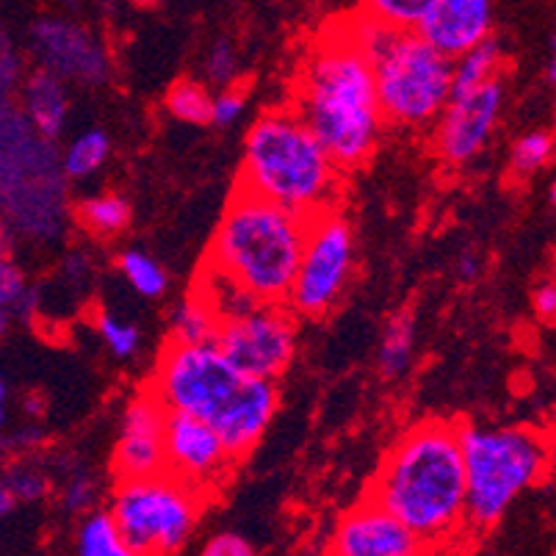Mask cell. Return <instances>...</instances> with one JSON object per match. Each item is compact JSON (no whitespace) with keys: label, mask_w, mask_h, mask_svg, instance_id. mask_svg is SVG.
Segmentation results:
<instances>
[{"label":"cell","mask_w":556,"mask_h":556,"mask_svg":"<svg viewBox=\"0 0 556 556\" xmlns=\"http://www.w3.org/2000/svg\"><path fill=\"white\" fill-rule=\"evenodd\" d=\"M116 269H119V275L125 277V282L134 288L136 294L148 296V300H159L169 288V277H166L164 266L144 250L119 252L116 255Z\"/></svg>","instance_id":"cb8c5ba5"},{"label":"cell","mask_w":556,"mask_h":556,"mask_svg":"<svg viewBox=\"0 0 556 556\" xmlns=\"http://www.w3.org/2000/svg\"><path fill=\"white\" fill-rule=\"evenodd\" d=\"M200 556H255V545L236 532H219L202 545Z\"/></svg>","instance_id":"d590c367"},{"label":"cell","mask_w":556,"mask_h":556,"mask_svg":"<svg viewBox=\"0 0 556 556\" xmlns=\"http://www.w3.org/2000/svg\"><path fill=\"white\" fill-rule=\"evenodd\" d=\"M0 307L9 313V316H20V318H34L39 307V296L25 275L20 271L17 263L0 261Z\"/></svg>","instance_id":"f546056e"},{"label":"cell","mask_w":556,"mask_h":556,"mask_svg":"<svg viewBox=\"0 0 556 556\" xmlns=\"http://www.w3.org/2000/svg\"><path fill=\"white\" fill-rule=\"evenodd\" d=\"M23 75H25L23 55H20L12 34H9L7 28L0 25V103L14 100Z\"/></svg>","instance_id":"836d02e7"},{"label":"cell","mask_w":556,"mask_h":556,"mask_svg":"<svg viewBox=\"0 0 556 556\" xmlns=\"http://www.w3.org/2000/svg\"><path fill=\"white\" fill-rule=\"evenodd\" d=\"M59 498H62L64 513L70 515L92 513L94 502H98V482L92 479V473L78 471V468H75V471L67 473V479H64Z\"/></svg>","instance_id":"d6a6232c"},{"label":"cell","mask_w":556,"mask_h":556,"mask_svg":"<svg viewBox=\"0 0 556 556\" xmlns=\"http://www.w3.org/2000/svg\"><path fill=\"white\" fill-rule=\"evenodd\" d=\"M166 111L175 119L189 125H208L211 123V92L200 80L180 78L169 86L164 98Z\"/></svg>","instance_id":"83f0119b"},{"label":"cell","mask_w":556,"mask_h":556,"mask_svg":"<svg viewBox=\"0 0 556 556\" xmlns=\"http://www.w3.org/2000/svg\"><path fill=\"white\" fill-rule=\"evenodd\" d=\"M429 551L421 538L371 498L338 520L327 545V556H429Z\"/></svg>","instance_id":"9a60e30c"},{"label":"cell","mask_w":556,"mask_h":556,"mask_svg":"<svg viewBox=\"0 0 556 556\" xmlns=\"http://www.w3.org/2000/svg\"><path fill=\"white\" fill-rule=\"evenodd\" d=\"M416 349V313L409 307L393 313L386 321L382 341H379L377 363L386 379H399L409 368Z\"/></svg>","instance_id":"d6986e66"},{"label":"cell","mask_w":556,"mask_h":556,"mask_svg":"<svg viewBox=\"0 0 556 556\" xmlns=\"http://www.w3.org/2000/svg\"><path fill=\"white\" fill-rule=\"evenodd\" d=\"M343 172L294 109H269L244 136L239 189L305 219L336 208Z\"/></svg>","instance_id":"5b68a950"},{"label":"cell","mask_w":556,"mask_h":556,"mask_svg":"<svg viewBox=\"0 0 556 556\" xmlns=\"http://www.w3.org/2000/svg\"><path fill=\"white\" fill-rule=\"evenodd\" d=\"M247 109V94L239 86L219 89V94H211V123L214 125H232L239 123Z\"/></svg>","instance_id":"e575fe53"},{"label":"cell","mask_w":556,"mask_h":556,"mask_svg":"<svg viewBox=\"0 0 556 556\" xmlns=\"http://www.w3.org/2000/svg\"><path fill=\"white\" fill-rule=\"evenodd\" d=\"M504 109L502 78L490 80L482 89L457 94L434 119L432 148L438 159L448 166H463L488 148L498 116Z\"/></svg>","instance_id":"5bb4252c"},{"label":"cell","mask_w":556,"mask_h":556,"mask_svg":"<svg viewBox=\"0 0 556 556\" xmlns=\"http://www.w3.org/2000/svg\"><path fill=\"white\" fill-rule=\"evenodd\" d=\"M9 250H12V236H9L7 225L0 222V261H7Z\"/></svg>","instance_id":"ab89813d"},{"label":"cell","mask_w":556,"mask_h":556,"mask_svg":"<svg viewBox=\"0 0 556 556\" xmlns=\"http://www.w3.org/2000/svg\"><path fill=\"white\" fill-rule=\"evenodd\" d=\"M438 0H361V14L391 31H418Z\"/></svg>","instance_id":"484cf974"},{"label":"cell","mask_w":556,"mask_h":556,"mask_svg":"<svg viewBox=\"0 0 556 556\" xmlns=\"http://www.w3.org/2000/svg\"><path fill=\"white\" fill-rule=\"evenodd\" d=\"M291 109L341 172L357 169L374 155L386 119L379 111L371 64L349 20L327 25L311 45L300 64Z\"/></svg>","instance_id":"6da1fadb"},{"label":"cell","mask_w":556,"mask_h":556,"mask_svg":"<svg viewBox=\"0 0 556 556\" xmlns=\"http://www.w3.org/2000/svg\"><path fill=\"white\" fill-rule=\"evenodd\" d=\"M368 498L429 548L452 543L468 529L459 424L424 421L407 429L374 473Z\"/></svg>","instance_id":"3957f363"},{"label":"cell","mask_w":556,"mask_h":556,"mask_svg":"<svg viewBox=\"0 0 556 556\" xmlns=\"http://www.w3.org/2000/svg\"><path fill=\"white\" fill-rule=\"evenodd\" d=\"M211 498L172 473L116 479L109 498V518L125 543L141 556H175L194 534Z\"/></svg>","instance_id":"9c48e42d"},{"label":"cell","mask_w":556,"mask_h":556,"mask_svg":"<svg viewBox=\"0 0 556 556\" xmlns=\"http://www.w3.org/2000/svg\"><path fill=\"white\" fill-rule=\"evenodd\" d=\"M31 53L39 70H48L64 84L103 86L111 78L109 48L78 20L59 14L39 17L31 25Z\"/></svg>","instance_id":"7c38bea8"},{"label":"cell","mask_w":556,"mask_h":556,"mask_svg":"<svg viewBox=\"0 0 556 556\" xmlns=\"http://www.w3.org/2000/svg\"><path fill=\"white\" fill-rule=\"evenodd\" d=\"M0 222L31 244H55L70 225L55 141L39 136L14 100L0 103Z\"/></svg>","instance_id":"8992f818"},{"label":"cell","mask_w":556,"mask_h":556,"mask_svg":"<svg viewBox=\"0 0 556 556\" xmlns=\"http://www.w3.org/2000/svg\"><path fill=\"white\" fill-rule=\"evenodd\" d=\"M230 448L216 429L200 418L166 413L164 424V471L200 490L202 495H214L230 479L232 465Z\"/></svg>","instance_id":"4fadbf2b"},{"label":"cell","mask_w":556,"mask_h":556,"mask_svg":"<svg viewBox=\"0 0 556 556\" xmlns=\"http://www.w3.org/2000/svg\"><path fill=\"white\" fill-rule=\"evenodd\" d=\"M148 391L166 413L216 429L236 459L257 446L280 404L277 382L239 371L214 343H166Z\"/></svg>","instance_id":"7a4b0ae2"},{"label":"cell","mask_w":556,"mask_h":556,"mask_svg":"<svg viewBox=\"0 0 556 556\" xmlns=\"http://www.w3.org/2000/svg\"><path fill=\"white\" fill-rule=\"evenodd\" d=\"M75 219L86 232L98 239H114L130 225V205L119 194H98L84 200L75 208Z\"/></svg>","instance_id":"44dd1931"},{"label":"cell","mask_w":556,"mask_h":556,"mask_svg":"<svg viewBox=\"0 0 556 556\" xmlns=\"http://www.w3.org/2000/svg\"><path fill=\"white\" fill-rule=\"evenodd\" d=\"M14 103L39 136L50 141L62 136L70 114L67 84L62 78L39 67L34 73H25L17 86V94H14Z\"/></svg>","instance_id":"ac0fdd59"},{"label":"cell","mask_w":556,"mask_h":556,"mask_svg":"<svg viewBox=\"0 0 556 556\" xmlns=\"http://www.w3.org/2000/svg\"><path fill=\"white\" fill-rule=\"evenodd\" d=\"M545 75H548V84H554V78H556V64H554V59H551V62H548V73H545Z\"/></svg>","instance_id":"f6af8a7d"},{"label":"cell","mask_w":556,"mask_h":556,"mask_svg":"<svg viewBox=\"0 0 556 556\" xmlns=\"http://www.w3.org/2000/svg\"><path fill=\"white\" fill-rule=\"evenodd\" d=\"M9 321H12V316H9V313L3 311V307H0V338H3L9 332Z\"/></svg>","instance_id":"b9f144b4"},{"label":"cell","mask_w":556,"mask_h":556,"mask_svg":"<svg viewBox=\"0 0 556 556\" xmlns=\"http://www.w3.org/2000/svg\"><path fill=\"white\" fill-rule=\"evenodd\" d=\"M532 305H534V316H538L543 325H554V318H556V282L551 280V277L538 286Z\"/></svg>","instance_id":"8d00e7d4"},{"label":"cell","mask_w":556,"mask_h":556,"mask_svg":"<svg viewBox=\"0 0 556 556\" xmlns=\"http://www.w3.org/2000/svg\"><path fill=\"white\" fill-rule=\"evenodd\" d=\"M55 3H62L64 9H78L80 3H84V0H55Z\"/></svg>","instance_id":"ee69618b"},{"label":"cell","mask_w":556,"mask_h":556,"mask_svg":"<svg viewBox=\"0 0 556 556\" xmlns=\"http://www.w3.org/2000/svg\"><path fill=\"white\" fill-rule=\"evenodd\" d=\"M465 465V520L468 529H490L520 493L551 471V438L532 427L459 424Z\"/></svg>","instance_id":"ba28073f"},{"label":"cell","mask_w":556,"mask_h":556,"mask_svg":"<svg viewBox=\"0 0 556 556\" xmlns=\"http://www.w3.org/2000/svg\"><path fill=\"white\" fill-rule=\"evenodd\" d=\"M7 454H9V443H7V438L0 434V459L7 457ZM0 468H3V465H0ZM0 482H3V479H0Z\"/></svg>","instance_id":"7bdbcfd3"},{"label":"cell","mask_w":556,"mask_h":556,"mask_svg":"<svg viewBox=\"0 0 556 556\" xmlns=\"http://www.w3.org/2000/svg\"><path fill=\"white\" fill-rule=\"evenodd\" d=\"M7 402V382H3V377H0V404Z\"/></svg>","instance_id":"bcb514c9"},{"label":"cell","mask_w":556,"mask_h":556,"mask_svg":"<svg viewBox=\"0 0 556 556\" xmlns=\"http://www.w3.org/2000/svg\"><path fill=\"white\" fill-rule=\"evenodd\" d=\"M42 441H45L42 427H34V424L31 427H23L17 434H12V438H7L9 452H17V454H23V457L34 454V448H37Z\"/></svg>","instance_id":"74e56055"},{"label":"cell","mask_w":556,"mask_h":556,"mask_svg":"<svg viewBox=\"0 0 556 556\" xmlns=\"http://www.w3.org/2000/svg\"><path fill=\"white\" fill-rule=\"evenodd\" d=\"M214 346L239 371L277 382L294 363L296 316L286 305L257 302L239 316L222 318Z\"/></svg>","instance_id":"8fae6325"},{"label":"cell","mask_w":556,"mask_h":556,"mask_svg":"<svg viewBox=\"0 0 556 556\" xmlns=\"http://www.w3.org/2000/svg\"><path fill=\"white\" fill-rule=\"evenodd\" d=\"M3 424H7V409H3V404H0V429H3Z\"/></svg>","instance_id":"c3c4849f"},{"label":"cell","mask_w":556,"mask_h":556,"mask_svg":"<svg viewBox=\"0 0 556 556\" xmlns=\"http://www.w3.org/2000/svg\"><path fill=\"white\" fill-rule=\"evenodd\" d=\"M25 409H28V416H42V399H28Z\"/></svg>","instance_id":"60d3db41"},{"label":"cell","mask_w":556,"mask_h":556,"mask_svg":"<svg viewBox=\"0 0 556 556\" xmlns=\"http://www.w3.org/2000/svg\"><path fill=\"white\" fill-rule=\"evenodd\" d=\"M94 330H98V336L103 338V343L109 346L111 355L119 357V361H128V357H134L136 352H139V343H141L139 327L125 321L123 316L100 311L98 316H94Z\"/></svg>","instance_id":"4dcf8cb0"},{"label":"cell","mask_w":556,"mask_h":556,"mask_svg":"<svg viewBox=\"0 0 556 556\" xmlns=\"http://www.w3.org/2000/svg\"><path fill=\"white\" fill-rule=\"evenodd\" d=\"M75 556H141L130 548L116 532L114 520L109 518L105 509L86 513L75 532Z\"/></svg>","instance_id":"7402d4cb"},{"label":"cell","mask_w":556,"mask_h":556,"mask_svg":"<svg viewBox=\"0 0 556 556\" xmlns=\"http://www.w3.org/2000/svg\"><path fill=\"white\" fill-rule=\"evenodd\" d=\"M305 232V216L236 186L202 266L225 275L255 302L286 305Z\"/></svg>","instance_id":"277c9868"},{"label":"cell","mask_w":556,"mask_h":556,"mask_svg":"<svg viewBox=\"0 0 556 556\" xmlns=\"http://www.w3.org/2000/svg\"><path fill=\"white\" fill-rule=\"evenodd\" d=\"M166 409L150 391L130 399L116 434L111 471L116 479H139L164 471Z\"/></svg>","instance_id":"2e32d148"},{"label":"cell","mask_w":556,"mask_h":556,"mask_svg":"<svg viewBox=\"0 0 556 556\" xmlns=\"http://www.w3.org/2000/svg\"><path fill=\"white\" fill-rule=\"evenodd\" d=\"M355 271V232L336 208L307 219L296 277L286 307L294 316L321 318L341 302Z\"/></svg>","instance_id":"30bf717a"},{"label":"cell","mask_w":556,"mask_h":556,"mask_svg":"<svg viewBox=\"0 0 556 556\" xmlns=\"http://www.w3.org/2000/svg\"><path fill=\"white\" fill-rule=\"evenodd\" d=\"M502 48L488 39L468 53L452 59V98L482 89L490 80H498L502 73Z\"/></svg>","instance_id":"ffe728a7"},{"label":"cell","mask_w":556,"mask_h":556,"mask_svg":"<svg viewBox=\"0 0 556 556\" xmlns=\"http://www.w3.org/2000/svg\"><path fill=\"white\" fill-rule=\"evenodd\" d=\"M136 7H153V3H159V0H134Z\"/></svg>","instance_id":"7dc6e473"},{"label":"cell","mask_w":556,"mask_h":556,"mask_svg":"<svg viewBox=\"0 0 556 556\" xmlns=\"http://www.w3.org/2000/svg\"><path fill=\"white\" fill-rule=\"evenodd\" d=\"M457 275L463 277V280H473V277L479 275V257L473 255V252H465L463 257L457 261Z\"/></svg>","instance_id":"f35d334b"},{"label":"cell","mask_w":556,"mask_h":556,"mask_svg":"<svg viewBox=\"0 0 556 556\" xmlns=\"http://www.w3.org/2000/svg\"><path fill=\"white\" fill-rule=\"evenodd\" d=\"M346 20L371 64L386 125L429 128L452 100V59L418 37V31H391L363 14Z\"/></svg>","instance_id":"52a82bcc"},{"label":"cell","mask_w":556,"mask_h":556,"mask_svg":"<svg viewBox=\"0 0 556 556\" xmlns=\"http://www.w3.org/2000/svg\"><path fill=\"white\" fill-rule=\"evenodd\" d=\"M551 159H554V136L548 130H532V134H523L513 144L509 172H513V178L526 180L538 175L540 169H545Z\"/></svg>","instance_id":"f1b7e54d"},{"label":"cell","mask_w":556,"mask_h":556,"mask_svg":"<svg viewBox=\"0 0 556 556\" xmlns=\"http://www.w3.org/2000/svg\"><path fill=\"white\" fill-rule=\"evenodd\" d=\"M219 318L208 302L191 291L172 316V341L175 343H214Z\"/></svg>","instance_id":"d4e9b609"},{"label":"cell","mask_w":556,"mask_h":556,"mask_svg":"<svg viewBox=\"0 0 556 556\" xmlns=\"http://www.w3.org/2000/svg\"><path fill=\"white\" fill-rule=\"evenodd\" d=\"M490 28H493V0H438L418 25V37L427 39L448 59H457L477 45L488 42Z\"/></svg>","instance_id":"e0dca14e"},{"label":"cell","mask_w":556,"mask_h":556,"mask_svg":"<svg viewBox=\"0 0 556 556\" xmlns=\"http://www.w3.org/2000/svg\"><path fill=\"white\" fill-rule=\"evenodd\" d=\"M0 479H3V484H7V490L12 493V498L17 504L42 502V498H48L53 493L50 473L45 471L42 465H37L28 457L3 465L0 468Z\"/></svg>","instance_id":"4316f807"},{"label":"cell","mask_w":556,"mask_h":556,"mask_svg":"<svg viewBox=\"0 0 556 556\" xmlns=\"http://www.w3.org/2000/svg\"><path fill=\"white\" fill-rule=\"evenodd\" d=\"M202 70H205V78L219 89L236 86V80H239V50H236V45L225 37L216 39L205 53Z\"/></svg>","instance_id":"1f68e13d"},{"label":"cell","mask_w":556,"mask_h":556,"mask_svg":"<svg viewBox=\"0 0 556 556\" xmlns=\"http://www.w3.org/2000/svg\"><path fill=\"white\" fill-rule=\"evenodd\" d=\"M111 155V139L103 130H86V134L75 136L67 144L59 161H62V172L67 180H84L92 178L94 172L103 169V164Z\"/></svg>","instance_id":"603a6c76"}]
</instances>
